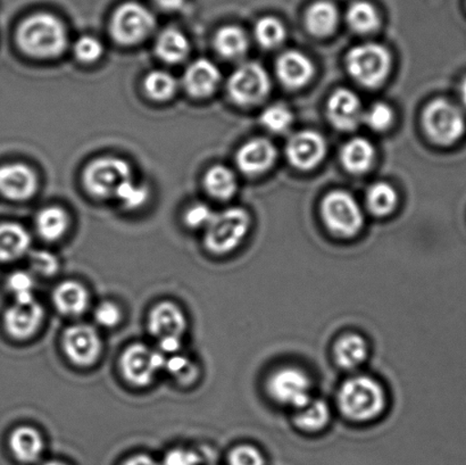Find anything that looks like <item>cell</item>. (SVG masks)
I'll return each instance as SVG.
<instances>
[{"mask_svg": "<svg viewBox=\"0 0 466 465\" xmlns=\"http://www.w3.org/2000/svg\"><path fill=\"white\" fill-rule=\"evenodd\" d=\"M16 40L23 53L39 59L61 56L68 43L62 21L46 13L25 18L18 26Z\"/></svg>", "mask_w": 466, "mask_h": 465, "instance_id": "cell-1", "label": "cell"}, {"mask_svg": "<svg viewBox=\"0 0 466 465\" xmlns=\"http://www.w3.org/2000/svg\"><path fill=\"white\" fill-rule=\"evenodd\" d=\"M338 404L342 414L350 420L371 421L385 409V390L372 378L353 377L340 387Z\"/></svg>", "mask_w": 466, "mask_h": 465, "instance_id": "cell-2", "label": "cell"}, {"mask_svg": "<svg viewBox=\"0 0 466 465\" xmlns=\"http://www.w3.org/2000/svg\"><path fill=\"white\" fill-rule=\"evenodd\" d=\"M249 226V214L244 208L230 207L216 213L205 229V248L214 255L229 254L239 248Z\"/></svg>", "mask_w": 466, "mask_h": 465, "instance_id": "cell-3", "label": "cell"}, {"mask_svg": "<svg viewBox=\"0 0 466 465\" xmlns=\"http://www.w3.org/2000/svg\"><path fill=\"white\" fill-rule=\"evenodd\" d=\"M346 66L350 75L360 85L377 88L386 81L391 71L392 59L390 50L379 44H362L347 54Z\"/></svg>", "mask_w": 466, "mask_h": 465, "instance_id": "cell-4", "label": "cell"}, {"mask_svg": "<svg viewBox=\"0 0 466 465\" xmlns=\"http://www.w3.org/2000/svg\"><path fill=\"white\" fill-rule=\"evenodd\" d=\"M424 130L433 143L451 146L462 138L466 121L462 109L445 98L433 99L424 108Z\"/></svg>", "mask_w": 466, "mask_h": 465, "instance_id": "cell-5", "label": "cell"}, {"mask_svg": "<svg viewBox=\"0 0 466 465\" xmlns=\"http://www.w3.org/2000/svg\"><path fill=\"white\" fill-rule=\"evenodd\" d=\"M132 180L130 164L117 157L94 159L85 167L82 182L86 191L96 198L116 197L117 190Z\"/></svg>", "mask_w": 466, "mask_h": 465, "instance_id": "cell-6", "label": "cell"}, {"mask_svg": "<svg viewBox=\"0 0 466 465\" xmlns=\"http://www.w3.org/2000/svg\"><path fill=\"white\" fill-rule=\"evenodd\" d=\"M321 213L328 229L342 238H351L363 227L362 209L353 196L344 190H335L323 198Z\"/></svg>", "mask_w": 466, "mask_h": 465, "instance_id": "cell-7", "label": "cell"}, {"mask_svg": "<svg viewBox=\"0 0 466 465\" xmlns=\"http://www.w3.org/2000/svg\"><path fill=\"white\" fill-rule=\"evenodd\" d=\"M155 25L157 21L147 7L130 2L121 5L114 12L109 30L117 44L135 45L148 38Z\"/></svg>", "mask_w": 466, "mask_h": 465, "instance_id": "cell-8", "label": "cell"}, {"mask_svg": "<svg viewBox=\"0 0 466 465\" xmlns=\"http://www.w3.org/2000/svg\"><path fill=\"white\" fill-rule=\"evenodd\" d=\"M271 90L267 70L258 63L242 64L228 81L230 98L240 106H253L262 102Z\"/></svg>", "mask_w": 466, "mask_h": 465, "instance_id": "cell-9", "label": "cell"}, {"mask_svg": "<svg viewBox=\"0 0 466 465\" xmlns=\"http://www.w3.org/2000/svg\"><path fill=\"white\" fill-rule=\"evenodd\" d=\"M164 354L144 344L129 346L120 359L123 377L130 384L145 387L154 380L158 371L166 369Z\"/></svg>", "mask_w": 466, "mask_h": 465, "instance_id": "cell-10", "label": "cell"}, {"mask_svg": "<svg viewBox=\"0 0 466 465\" xmlns=\"http://www.w3.org/2000/svg\"><path fill=\"white\" fill-rule=\"evenodd\" d=\"M268 389L276 402L299 409L310 400V380L296 368H282L269 377Z\"/></svg>", "mask_w": 466, "mask_h": 465, "instance_id": "cell-11", "label": "cell"}, {"mask_svg": "<svg viewBox=\"0 0 466 465\" xmlns=\"http://www.w3.org/2000/svg\"><path fill=\"white\" fill-rule=\"evenodd\" d=\"M63 349L76 366L90 367L102 353V339L94 327L79 323L64 332Z\"/></svg>", "mask_w": 466, "mask_h": 465, "instance_id": "cell-12", "label": "cell"}, {"mask_svg": "<svg viewBox=\"0 0 466 465\" xmlns=\"http://www.w3.org/2000/svg\"><path fill=\"white\" fill-rule=\"evenodd\" d=\"M327 141L312 130L297 132L288 140L286 154L291 166L309 171L317 167L327 155Z\"/></svg>", "mask_w": 466, "mask_h": 465, "instance_id": "cell-13", "label": "cell"}, {"mask_svg": "<svg viewBox=\"0 0 466 465\" xmlns=\"http://www.w3.org/2000/svg\"><path fill=\"white\" fill-rule=\"evenodd\" d=\"M38 190V177L23 163L0 167V194L11 200H26Z\"/></svg>", "mask_w": 466, "mask_h": 465, "instance_id": "cell-14", "label": "cell"}, {"mask_svg": "<svg viewBox=\"0 0 466 465\" xmlns=\"http://www.w3.org/2000/svg\"><path fill=\"white\" fill-rule=\"evenodd\" d=\"M328 116L337 129H356L364 117L359 96L350 89H337L328 100Z\"/></svg>", "mask_w": 466, "mask_h": 465, "instance_id": "cell-15", "label": "cell"}, {"mask_svg": "<svg viewBox=\"0 0 466 465\" xmlns=\"http://www.w3.org/2000/svg\"><path fill=\"white\" fill-rule=\"evenodd\" d=\"M44 318V308L36 300L27 304L15 303L5 313L4 325L13 339L25 340L38 331Z\"/></svg>", "mask_w": 466, "mask_h": 465, "instance_id": "cell-16", "label": "cell"}, {"mask_svg": "<svg viewBox=\"0 0 466 465\" xmlns=\"http://www.w3.org/2000/svg\"><path fill=\"white\" fill-rule=\"evenodd\" d=\"M186 328L185 314L175 303H158L149 313L148 330L158 340L181 339Z\"/></svg>", "mask_w": 466, "mask_h": 465, "instance_id": "cell-17", "label": "cell"}, {"mask_svg": "<svg viewBox=\"0 0 466 465\" xmlns=\"http://www.w3.org/2000/svg\"><path fill=\"white\" fill-rule=\"evenodd\" d=\"M277 158V149L271 141L264 138L249 140L238 150V167L246 175H262L273 167Z\"/></svg>", "mask_w": 466, "mask_h": 465, "instance_id": "cell-18", "label": "cell"}, {"mask_svg": "<svg viewBox=\"0 0 466 465\" xmlns=\"http://www.w3.org/2000/svg\"><path fill=\"white\" fill-rule=\"evenodd\" d=\"M221 72L209 59L200 58L190 64L184 76L187 93L195 98H207L216 93Z\"/></svg>", "mask_w": 466, "mask_h": 465, "instance_id": "cell-19", "label": "cell"}, {"mask_svg": "<svg viewBox=\"0 0 466 465\" xmlns=\"http://www.w3.org/2000/svg\"><path fill=\"white\" fill-rule=\"evenodd\" d=\"M277 75L287 88L299 89L308 85L314 75L312 61L297 50H288L278 58Z\"/></svg>", "mask_w": 466, "mask_h": 465, "instance_id": "cell-20", "label": "cell"}, {"mask_svg": "<svg viewBox=\"0 0 466 465\" xmlns=\"http://www.w3.org/2000/svg\"><path fill=\"white\" fill-rule=\"evenodd\" d=\"M53 302L57 311L66 317H79L89 307L90 296L77 281H64L55 288Z\"/></svg>", "mask_w": 466, "mask_h": 465, "instance_id": "cell-21", "label": "cell"}, {"mask_svg": "<svg viewBox=\"0 0 466 465\" xmlns=\"http://www.w3.org/2000/svg\"><path fill=\"white\" fill-rule=\"evenodd\" d=\"M9 448L18 462L32 464L43 457L45 440L35 428L20 427L12 432Z\"/></svg>", "mask_w": 466, "mask_h": 465, "instance_id": "cell-22", "label": "cell"}, {"mask_svg": "<svg viewBox=\"0 0 466 465\" xmlns=\"http://www.w3.org/2000/svg\"><path fill=\"white\" fill-rule=\"evenodd\" d=\"M31 236L18 223L0 225V262H13L29 252Z\"/></svg>", "mask_w": 466, "mask_h": 465, "instance_id": "cell-23", "label": "cell"}, {"mask_svg": "<svg viewBox=\"0 0 466 465\" xmlns=\"http://www.w3.org/2000/svg\"><path fill=\"white\" fill-rule=\"evenodd\" d=\"M376 158V150L369 140L353 138L341 149V162L347 171L354 175H362L372 167Z\"/></svg>", "mask_w": 466, "mask_h": 465, "instance_id": "cell-24", "label": "cell"}, {"mask_svg": "<svg viewBox=\"0 0 466 465\" xmlns=\"http://www.w3.org/2000/svg\"><path fill=\"white\" fill-rule=\"evenodd\" d=\"M306 26L315 36L330 35L339 22L338 9L328 0H319L309 6L305 15Z\"/></svg>", "mask_w": 466, "mask_h": 465, "instance_id": "cell-25", "label": "cell"}, {"mask_svg": "<svg viewBox=\"0 0 466 465\" xmlns=\"http://www.w3.org/2000/svg\"><path fill=\"white\" fill-rule=\"evenodd\" d=\"M157 56L168 64H177L185 61L190 53L189 39L184 32L177 29H167L157 36L155 45Z\"/></svg>", "mask_w": 466, "mask_h": 465, "instance_id": "cell-26", "label": "cell"}, {"mask_svg": "<svg viewBox=\"0 0 466 465\" xmlns=\"http://www.w3.org/2000/svg\"><path fill=\"white\" fill-rule=\"evenodd\" d=\"M368 357L367 341L360 335L350 334L342 336L335 346V358L339 366L345 370H354L362 366Z\"/></svg>", "mask_w": 466, "mask_h": 465, "instance_id": "cell-27", "label": "cell"}, {"mask_svg": "<svg viewBox=\"0 0 466 465\" xmlns=\"http://www.w3.org/2000/svg\"><path fill=\"white\" fill-rule=\"evenodd\" d=\"M35 226L41 238L47 241H57L66 234L68 226H70V217L61 207H46L38 213Z\"/></svg>", "mask_w": 466, "mask_h": 465, "instance_id": "cell-28", "label": "cell"}, {"mask_svg": "<svg viewBox=\"0 0 466 465\" xmlns=\"http://www.w3.org/2000/svg\"><path fill=\"white\" fill-rule=\"evenodd\" d=\"M214 47L222 57L238 59L244 56L248 49V38L239 26H223L217 32Z\"/></svg>", "mask_w": 466, "mask_h": 465, "instance_id": "cell-29", "label": "cell"}, {"mask_svg": "<svg viewBox=\"0 0 466 465\" xmlns=\"http://www.w3.org/2000/svg\"><path fill=\"white\" fill-rule=\"evenodd\" d=\"M204 186L212 197L228 200L236 194L238 182L235 173L225 166H214L204 177Z\"/></svg>", "mask_w": 466, "mask_h": 465, "instance_id": "cell-30", "label": "cell"}, {"mask_svg": "<svg viewBox=\"0 0 466 465\" xmlns=\"http://www.w3.org/2000/svg\"><path fill=\"white\" fill-rule=\"evenodd\" d=\"M347 22L350 29L358 34L368 35L378 30L380 26V15L377 8L368 2H355L347 11Z\"/></svg>", "mask_w": 466, "mask_h": 465, "instance_id": "cell-31", "label": "cell"}, {"mask_svg": "<svg viewBox=\"0 0 466 465\" xmlns=\"http://www.w3.org/2000/svg\"><path fill=\"white\" fill-rule=\"evenodd\" d=\"M330 421V409L321 399H310L295 416L296 425L305 431L322 430Z\"/></svg>", "mask_w": 466, "mask_h": 465, "instance_id": "cell-32", "label": "cell"}, {"mask_svg": "<svg viewBox=\"0 0 466 465\" xmlns=\"http://www.w3.org/2000/svg\"><path fill=\"white\" fill-rule=\"evenodd\" d=\"M367 203L370 212L377 217H387L394 212L399 203V194L387 182H377L368 190Z\"/></svg>", "mask_w": 466, "mask_h": 465, "instance_id": "cell-33", "label": "cell"}, {"mask_svg": "<svg viewBox=\"0 0 466 465\" xmlns=\"http://www.w3.org/2000/svg\"><path fill=\"white\" fill-rule=\"evenodd\" d=\"M144 89L150 99L167 102L176 95L177 81L171 73L167 71H152L145 77Z\"/></svg>", "mask_w": 466, "mask_h": 465, "instance_id": "cell-34", "label": "cell"}, {"mask_svg": "<svg viewBox=\"0 0 466 465\" xmlns=\"http://www.w3.org/2000/svg\"><path fill=\"white\" fill-rule=\"evenodd\" d=\"M255 36L262 47L277 48L286 39V27L276 17H263L255 25Z\"/></svg>", "mask_w": 466, "mask_h": 465, "instance_id": "cell-35", "label": "cell"}, {"mask_svg": "<svg viewBox=\"0 0 466 465\" xmlns=\"http://www.w3.org/2000/svg\"><path fill=\"white\" fill-rule=\"evenodd\" d=\"M260 122L274 134H283L290 129L294 116L286 105L276 104L268 106L260 116Z\"/></svg>", "mask_w": 466, "mask_h": 465, "instance_id": "cell-36", "label": "cell"}, {"mask_svg": "<svg viewBox=\"0 0 466 465\" xmlns=\"http://www.w3.org/2000/svg\"><path fill=\"white\" fill-rule=\"evenodd\" d=\"M7 288L15 298V303L35 302V279L25 271H16L8 277Z\"/></svg>", "mask_w": 466, "mask_h": 465, "instance_id": "cell-37", "label": "cell"}, {"mask_svg": "<svg viewBox=\"0 0 466 465\" xmlns=\"http://www.w3.org/2000/svg\"><path fill=\"white\" fill-rule=\"evenodd\" d=\"M116 197L123 207L136 209L143 207L149 197V190L144 185L135 184L134 180L127 181L117 190Z\"/></svg>", "mask_w": 466, "mask_h": 465, "instance_id": "cell-38", "label": "cell"}, {"mask_svg": "<svg viewBox=\"0 0 466 465\" xmlns=\"http://www.w3.org/2000/svg\"><path fill=\"white\" fill-rule=\"evenodd\" d=\"M104 54L102 41L93 35H84L76 40L75 44V55L80 62L93 64L99 61Z\"/></svg>", "mask_w": 466, "mask_h": 465, "instance_id": "cell-39", "label": "cell"}, {"mask_svg": "<svg viewBox=\"0 0 466 465\" xmlns=\"http://www.w3.org/2000/svg\"><path fill=\"white\" fill-rule=\"evenodd\" d=\"M363 120L372 130L386 131L394 122V111L390 105L377 103L372 105L367 113H364Z\"/></svg>", "mask_w": 466, "mask_h": 465, "instance_id": "cell-40", "label": "cell"}, {"mask_svg": "<svg viewBox=\"0 0 466 465\" xmlns=\"http://www.w3.org/2000/svg\"><path fill=\"white\" fill-rule=\"evenodd\" d=\"M166 369L171 375L175 376L177 380L190 384L198 375V367L195 366L189 359L182 357V355H172L167 359Z\"/></svg>", "mask_w": 466, "mask_h": 465, "instance_id": "cell-41", "label": "cell"}, {"mask_svg": "<svg viewBox=\"0 0 466 465\" xmlns=\"http://www.w3.org/2000/svg\"><path fill=\"white\" fill-rule=\"evenodd\" d=\"M214 216H216V213L212 211L208 205L196 203L187 209L184 220L190 229H200V227L207 229Z\"/></svg>", "mask_w": 466, "mask_h": 465, "instance_id": "cell-42", "label": "cell"}, {"mask_svg": "<svg viewBox=\"0 0 466 465\" xmlns=\"http://www.w3.org/2000/svg\"><path fill=\"white\" fill-rule=\"evenodd\" d=\"M228 461L229 465H265L263 454L251 445L237 446L231 450Z\"/></svg>", "mask_w": 466, "mask_h": 465, "instance_id": "cell-43", "label": "cell"}, {"mask_svg": "<svg viewBox=\"0 0 466 465\" xmlns=\"http://www.w3.org/2000/svg\"><path fill=\"white\" fill-rule=\"evenodd\" d=\"M31 266L35 273L44 277L56 275L59 268L58 258L47 250H36L31 257Z\"/></svg>", "mask_w": 466, "mask_h": 465, "instance_id": "cell-44", "label": "cell"}, {"mask_svg": "<svg viewBox=\"0 0 466 465\" xmlns=\"http://www.w3.org/2000/svg\"><path fill=\"white\" fill-rule=\"evenodd\" d=\"M122 312L120 308L113 302H104L95 311V320L99 326L114 328L121 322Z\"/></svg>", "mask_w": 466, "mask_h": 465, "instance_id": "cell-45", "label": "cell"}, {"mask_svg": "<svg viewBox=\"0 0 466 465\" xmlns=\"http://www.w3.org/2000/svg\"><path fill=\"white\" fill-rule=\"evenodd\" d=\"M202 462L199 454L188 449L168 450L161 465H199Z\"/></svg>", "mask_w": 466, "mask_h": 465, "instance_id": "cell-46", "label": "cell"}, {"mask_svg": "<svg viewBox=\"0 0 466 465\" xmlns=\"http://www.w3.org/2000/svg\"><path fill=\"white\" fill-rule=\"evenodd\" d=\"M158 341L163 354L175 355L181 348V339H167Z\"/></svg>", "mask_w": 466, "mask_h": 465, "instance_id": "cell-47", "label": "cell"}, {"mask_svg": "<svg viewBox=\"0 0 466 465\" xmlns=\"http://www.w3.org/2000/svg\"><path fill=\"white\" fill-rule=\"evenodd\" d=\"M122 465H161L158 462L155 461L153 458H150L149 455L146 454H137L134 457L127 459Z\"/></svg>", "mask_w": 466, "mask_h": 465, "instance_id": "cell-48", "label": "cell"}, {"mask_svg": "<svg viewBox=\"0 0 466 465\" xmlns=\"http://www.w3.org/2000/svg\"><path fill=\"white\" fill-rule=\"evenodd\" d=\"M154 2L166 11H177L185 4V0H154Z\"/></svg>", "mask_w": 466, "mask_h": 465, "instance_id": "cell-49", "label": "cell"}, {"mask_svg": "<svg viewBox=\"0 0 466 465\" xmlns=\"http://www.w3.org/2000/svg\"><path fill=\"white\" fill-rule=\"evenodd\" d=\"M459 95L461 103H462L463 106L466 108V76L460 84Z\"/></svg>", "mask_w": 466, "mask_h": 465, "instance_id": "cell-50", "label": "cell"}, {"mask_svg": "<svg viewBox=\"0 0 466 465\" xmlns=\"http://www.w3.org/2000/svg\"><path fill=\"white\" fill-rule=\"evenodd\" d=\"M41 465H67L66 463L59 462V461H48Z\"/></svg>", "mask_w": 466, "mask_h": 465, "instance_id": "cell-51", "label": "cell"}]
</instances>
